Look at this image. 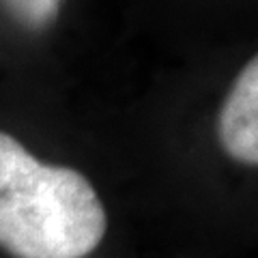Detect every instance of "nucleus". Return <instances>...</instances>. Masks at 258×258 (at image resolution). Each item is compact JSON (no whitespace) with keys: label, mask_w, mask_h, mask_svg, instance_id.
Returning a JSON list of instances; mask_svg holds the SVG:
<instances>
[{"label":"nucleus","mask_w":258,"mask_h":258,"mask_svg":"<svg viewBox=\"0 0 258 258\" xmlns=\"http://www.w3.org/2000/svg\"><path fill=\"white\" fill-rule=\"evenodd\" d=\"M11 3V9L18 13L28 26H43L56 15L58 0H7Z\"/></svg>","instance_id":"nucleus-3"},{"label":"nucleus","mask_w":258,"mask_h":258,"mask_svg":"<svg viewBox=\"0 0 258 258\" xmlns=\"http://www.w3.org/2000/svg\"><path fill=\"white\" fill-rule=\"evenodd\" d=\"M215 136L232 161L258 168V52L226 91L217 110Z\"/></svg>","instance_id":"nucleus-2"},{"label":"nucleus","mask_w":258,"mask_h":258,"mask_svg":"<svg viewBox=\"0 0 258 258\" xmlns=\"http://www.w3.org/2000/svg\"><path fill=\"white\" fill-rule=\"evenodd\" d=\"M108 213L82 172L37 159L0 132V247L15 258H86Z\"/></svg>","instance_id":"nucleus-1"}]
</instances>
